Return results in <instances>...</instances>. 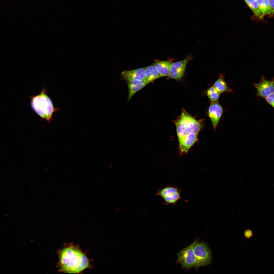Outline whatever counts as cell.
I'll list each match as a JSON object with an SVG mask.
<instances>
[{
	"mask_svg": "<svg viewBox=\"0 0 274 274\" xmlns=\"http://www.w3.org/2000/svg\"><path fill=\"white\" fill-rule=\"evenodd\" d=\"M175 124L181 152L187 153L198 140V134L203 128V124L183 110Z\"/></svg>",
	"mask_w": 274,
	"mask_h": 274,
	"instance_id": "6da1fadb",
	"label": "cell"
},
{
	"mask_svg": "<svg viewBox=\"0 0 274 274\" xmlns=\"http://www.w3.org/2000/svg\"><path fill=\"white\" fill-rule=\"evenodd\" d=\"M59 270L69 273H78L90 266L86 256L77 246H66L59 253Z\"/></svg>",
	"mask_w": 274,
	"mask_h": 274,
	"instance_id": "7a4b0ae2",
	"label": "cell"
},
{
	"mask_svg": "<svg viewBox=\"0 0 274 274\" xmlns=\"http://www.w3.org/2000/svg\"><path fill=\"white\" fill-rule=\"evenodd\" d=\"M31 105L33 110L41 118L49 123L52 119L53 113L60 109L54 107L50 98L47 95L46 90H42L40 93L31 97Z\"/></svg>",
	"mask_w": 274,
	"mask_h": 274,
	"instance_id": "3957f363",
	"label": "cell"
},
{
	"mask_svg": "<svg viewBox=\"0 0 274 274\" xmlns=\"http://www.w3.org/2000/svg\"><path fill=\"white\" fill-rule=\"evenodd\" d=\"M194 253L197 263V268L209 264L211 259L210 250L206 244L197 241L192 244Z\"/></svg>",
	"mask_w": 274,
	"mask_h": 274,
	"instance_id": "277c9868",
	"label": "cell"
},
{
	"mask_svg": "<svg viewBox=\"0 0 274 274\" xmlns=\"http://www.w3.org/2000/svg\"><path fill=\"white\" fill-rule=\"evenodd\" d=\"M178 262L183 268H197V263L192 244L181 250L177 254Z\"/></svg>",
	"mask_w": 274,
	"mask_h": 274,
	"instance_id": "5b68a950",
	"label": "cell"
},
{
	"mask_svg": "<svg viewBox=\"0 0 274 274\" xmlns=\"http://www.w3.org/2000/svg\"><path fill=\"white\" fill-rule=\"evenodd\" d=\"M253 84L256 90L257 95L261 97L265 98L274 93V77L267 80L262 76L259 82Z\"/></svg>",
	"mask_w": 274,
	"mask_h": 274,
	"instance_id": "8992f818",
	"label": "cell"
},
{
	"mask_svg": "<svg viewBox=\"0 0 274 274\" xmlns=\"http://www.w3.org/2000/svg\"><path fill=\"white\" fill-rule=\"evenodd\" d=\"M191 59L190 56L184 59L173 63L168 76L170 78L177 80L180 79L184 73L187 64Z\"/></svg>",
	"mask_w": 274,
	"mask_h": 274,
	"instance_id": "52a82bcc",
	"label": "cell"
},
{
	"mask_svg": "<svg viewBox=\"0 0 274 274\" xmlns=\"http://www.w3.org/2000/svg\"><path fill=\"white\" fill-rule=\"evenodd\" d=\"M223 112V110L218 100L211 102L209 106L208 115L213 128L217 127Z\"/></svg>",
	"mask_w": 274,
	"mask_h": 274,
	"instance_id": "ba28073f",
	"label": "cell"
},
{
	"mask_svg": "<svg viewBox=\"0 0 274 274\" xmlns=\"http://www.w3.org/2000/svg\"><path fill=\"white\" fill-rule=\"evenodd\" d=\"M121 74L122 79L126 81L134 79L144 80L145 68L143 67L134 70L125 71L123 72Z\"/></svg>",
	"mask_w": 274,
	"mask_h": 274,
	"instance_id": "9c48e42d",
	"label": "cell"
},
{
	"mask_svg": "<svg viewBox=\"0 0 274 274\" xmlns=\"http://www.w3.org/2000/svg\"><path fill=\"white\" fill-rule=\"evenodd\" d=\"M129 91L128 101H129L133 95L137 92L147 85L145 81L137 79H131L126 81Z\"/></svg>",
	"mask_w": 274,
	"mask_h": 274,
	"instance_id": "30bf717a",
	"label": "cell"
},
{
	"mask_svg": "<svg viewBox=\"0 0 274 274\" xmlns=\"http://www.w3.org/2000/svg\"><path fill=\"white\" fill-rule=\"evenodd\" d=\"M173 63L171 61L155 60L153 64L162 77L168 75Z\"/></svg>",
	"mask_w": 274,
	"mask_h": 274,
	"instance_id": "8fae6325",
	"label": "cell"
},
{
	"mask_svg": "<svg viewBox=\"0 0 274 274\" xmlns=\"http://www.w3.org/2000/svg\"><path fill=\"white\" fill-rule=\"evenodd\" d=\"M145 68V77L144 81L147 84L162 76L158 72L153 64Z\"/></svg>",
	"mask_w": 274,
	"mask_h": 274,
	"instance_id": "7c38bea8",
	"label": "cell"
},
{
	"mask_svg": "<svg viewBox=\"0 0 274 274\" xmlns=\"http://www.w3.org/2000/svg\"><path fill=\"white\" fill-rule=\"evenodd\" d=\"M213 86L220 93L232 91V90L227 85L224 80V75L221 73L219 74L218 78Z\"/></svg>",
	"mask_w": 274,
	"mask_h": 274,
	"instance_id": "4fadbf2b",
	"label": "cell"
},
{
	"mask_svg": "<svg viewBox=\"0 0 274 274\" xmlns=\"http://www.w3.org/2000/svg\"><path fill=\"white\" fill-rule=\"evenodd\" d=\"M244 0L258 19L261 20L263 19L264 16L256 0Z\"/></svg>",
	"mask_w": 274,
	"mask_h": 274,
	"instance_id": "5bb4252c",
	"label": "cell"
},
{
	"mask_svg": "<svg viewBox=\"0 0 274 274\" xmlns=\"http://www.w3.org/2000/svg\"><path fill=\"white\" fill-rule=\"evenodd\" d=\"M181 191V189L178 187L169 185L162 189L158 190L156 195L162 197L177 192H180Z\"/></svg>",
	"mask_w": 274,
	"mask_h": 274,
	"instance_id": "9a60e30c",
	"label": "cell"
},
{
	"mask_svg": "<svg viewBox=\"0 0 274 274\" xmlns=\"http://www.w3.org/2000/svg\"><path fill=\"white\" fill-rule=\"evenodd\" d=\"M180 192H178L162 197L164 204H172L175 205L181 198Z\"/></svg>",
	"mask_w": 274,
	"mask_h": 274,
	"instance_id": "2e32d148",
	"label": "cell"
},
{
	"mask_svg": "<svg viewBox=\"0 0 274 274\" xmlns=\"http://www.w3.org/2000/svg\"><path fill=\"white\" fill-rule=\"evenodd\" d=\"M220 93L213 86L210 87L206 92L207 95L211 102L217 100Z\"/></svg>",
	"mask_w": 274,
	"mask_h": 274,
	"instance_id": "e0dca14e",
	"label": "cell"
},
{
	"mask_svg": "<svg viewBox=\"0 0 274 274\" xmlns=\"http://www.w3.org/2000/svg\"><path fill=\"white\" fill-rule=\"evenodd\" d=\"M264 16L270 14V8L268 0H256Z\"/></svg>",
	"mask_w": 274,
	"mask_h": 274,
	"instance_id": "ac0fdd59",
	"label": "cell"
},
{
	"mask_svg": "<svg viewBox=\"0 0 274 274\" xmlns=\"http://www.w3.org/2000/svg\"><path fill=\"white\" fill-rule=\"evenodd\" d=\"M266 101L274 109V93L265 98Z\"/></svg>",
	"mask_w": 274,
	"mask_h": 274,
	"instance_id": "d6986e66",
	"label": "cell"
},
{
	"mask_svg": "<svg viewBox=\"0 0 274 274\" xmlns=\"http://www.w3.org/2000/svg\"><path fill=\"white\" fill-rule=\"evenodd\" d=\"M270 8V14H274V0H268Z\"/></svg>",
	"mask_w": 274,
	"mask_h": 274,
	"instance_id": "ffe728a7",
	"label": "cell"
},
{
	"mask_svg": "<svg viewBox=\"0 0 274 274\" xmlns=\"http://www.w3.org/2000/svg\"><path fill=\"white\" fill-rule=\"evenodd\" d=\"M244 234L246 238H249L251 237L253 235V231L250 229H247L245 231Z\"/></svg>",
	"mask_w": 274,
	"mask_h": 274,
	"instance_id": "44dd1931",
	"label": "cell"
}]
</instances>
